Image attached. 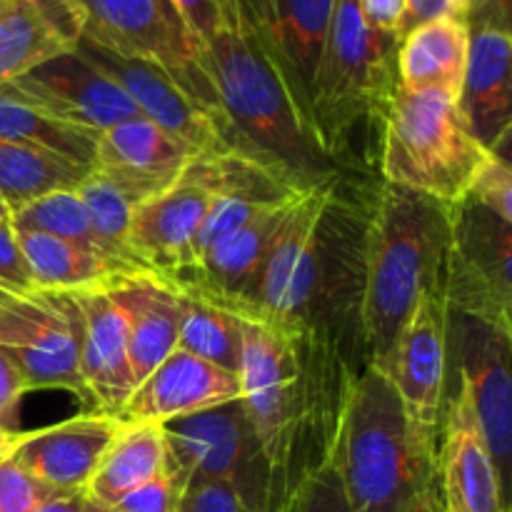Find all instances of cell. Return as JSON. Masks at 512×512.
<instances>
[{
  "label": "cell",
  "instance_id": "cell-1",
  "mask_svg": "<svg viewBox=\"0 0 512 512\" xmlns=\"http://www.w3.org/2000/svg\"><path fill=\"white\" fill-rule=\"evenodd\" d=\"M220 25L203 58L220 108L250 158L288 175L300 190L335 183L340 168L320 148L308 115L260 40L243 0H218Z\"/></svg>",
  "mask_w": 512,
  "mask_h": 512
},
{
  "label": "cell",
  "instance_id": "cell-2",
  "mask_svg": "<svg viewBox=\"0 0 512 512\" xmlns=\"http://www.w3.org/2000/svg\"><path fill=\"white\" fill-rule=\"evenodd\" d=\"M328 460L353 512H443L438 433L408 418L375 365L345 393Z\"/></svg>",
  "mask_w": 512,
  "mask_h": 512
},
{
  "label": "cell",
  "instance_id": "cell-3",
  "mask_svg": "<svg viewBox=\"0 0 512 512\" xmlns=\"http://www.w3.org/2000/svg\"><path fill=\"white\" fill-rule=\"evenodd\" d=\"M450 208L435 198L383 183L370 205L363 245L360 328L368 363L388 360L420 295L445 290Z\"/></svg>",
  "mask_w": 512,
  "mask_h": 512
},
{
  "label": "cell",
  "instance_id": "cell-4",
  "mask_svg": "<svg viewBox=\"0 0 512 512\" xmlns=\"http://www.w3.org/2000/svg\"><path fill=\"white\" fill-rule=\"evenodd\" d=\"M400 35L380 33L363 20L358 0H335L323 55L313 85L315 138L335 165H360L355 135L373 150L365 135H383L385 115L398 80Z\"/></svg>",
  "mask_w": 512,
  "mask_h": 512
},
{
  "label": "cell",
  "instance_id": "cell-5",
  "mask_svg": "<svg viewBox=\"0 0 512 512\" xmlns=\"http://www.w3.org/2000/svg\"><path fill=\"white\" fill-rule=\"evenodd\" d=\"M488 155L460 118L455 95L395 90L380 143L385 183L430 195L450 208L465 198Z\"/></svg>",
  "mask_w": 512,
  "mask_h": 512
},
{
  "label": "cell",
  "instance_id": "cell-6",
  "mask_svg": "<svg viewBox=\"0 0 512 512\" xmlns=\"http://www.w3.org/2000/svg\"><path fill=\"white\" fill-rule=\"evenodd\" d=\"M165 470L180 483L190 475L230 485L248 512H273V470L265 460L243 400L215 405L160 425Z\"/></svg>",
  "mask_w": 512,
  "mask_h": 512
},
{
  "label": "cell",
  "instance_id": "cell-7",
  "mask_svg": "<svg viewBox=\"0 0 512 512\" xmlns=\"http://www.w3.org/2000/svg\"><path fill=\"white\" fill-rule=\"evenodd\" d=\"M83 10V35L123 58L148 60L163 68L235 143L218 93L205 68L203 50L163 13L158 0H75Z\"/></svg>",
  "mask_w": 512,
  "mask_h": 512
},
{
  "label": "cell",
  "instance_id": "cell-8",
  "mask_svg": "<svg viewBox=\"0 0 512 512\" xmlns=\"http://www.w3.org/2000/svg\"><path fill=\"white\" fill-rule=\"evenodd\" d=\"M512 230L470 195L450 205L445 295L450 313L512 335Z\"/></svg>",
  "mask_w": 512,
  "mask_h": 512
},
{
  "label": "cell",
  "instance_id": "cell-9",
  "mask_svg": "<svg viewBox=\"0 0 512 512\" xmlns=\"http://www.w3.org/2000/svg\"><path fill=\"white\" fill-rule=\"evenodd\" d=\"M0 353L23 375L28 390H68L93 413L80 378V335L68 293L3 295Z\"/></svg>",
  "mask_w": 512,
  "mask_h": 512
},
{
  "label": "cell",
  "instance_id": "cell-10",
  "mask_svg": "<svg viewBox=\"0 0 512 512\" xmlns=\"http://www.w3.org/2000/svg\"><path fill=\"white\" fill-rule=\"evenodd\" d=\"M335 185L338 180L295 195L265 260L258 298L248 320H263L280 330H293L298 325L315 288L320 220Z\"/></svg>",
  "mask_w": 512,
  "mask_h": 512
},
{
  "label": "cell",
  "instance_id": "cell-11",
  "mask_svg": "<svg viewBox=\"0 0 512 512\" xmlns=\"http://www.w3.org/2000/svg\"><path fill=\"white\" fill-rule=\"evenodd\" d=\"M450 305L443 288H430L405 320L388 360L380 365L415 425L440 433L448 375Z\"/></svg>",
  "mask_w": 512,
  "mask_h": 512
},
{
  "label": "cell",
  "instance_id": "cell-12",
  "mask_svg": "<svg viewBox=\"0 0 512 512\" xmlns=\"http://www.w3.org/2000/svg\"><path fill=\"white\" fill-rule=\"evenodd\" d=\"M5 85L40 113L93 135L123 120L140 118L138 105L125 90L75 48L45 60Z\"/></svg>",
  "mask_w": 512,
  "mask_h": 512
},
{
  "label": "cell",
  "instance_id": "cell-13",
  "mask_svg": "<svg viewBox=\"0 0 512 512\" xmlns=\"http://www.w3.org/2000/svg\"><path fill=\"white\" fill-rule=\"evenodd\" d=\"M75 50L95 68L103 70L113 83H118L138 105L143 118L153 120L170 135L183 140L195 150V155L240 153L230 135L155 63L123 58L85 35H80Z\"/></svg>",
  "mask_w": 512,
  "mask_h": 512
},
{
  "label": "cell",
  "instance_id": "cell-14",
  "mask_svg": "<svg viewBox=\"0 0 512 512\" xmlns=\"http://www.w3.org/2000/svg\"><path fill=\"white\" fill-rule=\"evenodd\" d=\"M455 335H458L460 383L468 390L480 435L508 490L512 458V335L463 315H455Z\"/></svg>",
  "mask_w": 512,
  "mask_h": 512
},
{
  "label": "cell",
  "instance_id": "cell-15",
  "mask_svg": "<svg viewBox=\"0 0 512 512\" xmlns=\"http://www.w3.org/2000/svg\"><path fill=\"white\" fill-rule=\"evenodd\" d=\"M193 158L190 145L140 115L98 135L93 170L135 208L173 188Z\"/></svg>",
  "mask_w": 512,
  "mask_h": 512
},
{
  "label": "cell",
  "instance_id": "cell-16",
  "mask_svg": "<svg viewBox=\"0 0 512 512\" xmlns=\"http://www.w3.org/2000/svg\"><path fill=\"white\" fill-rule=\"evenodd\" d=\"M120 430L123 423L118 418L93 410L33 433H13L5 455L45 488L83 493Z\"/></svg>",
  "mask_w": 512,
  "mask_h": 512
},
{
  "label": "cell",
  "instance_id": "cell-17",
  "mask_svg": "<svg viewBox=\"0 0 512 512\" xmlns=\"http://www.w3.org/2000/svg\"><path fill=\"white\" fill-rule=\"evenodd\" d=\"M438 470L443 512H510L508 490L460 380L445 418H440Z\"/></svg>",
  "mask_w": 512,
  "mask_h": 512
},
{
  "label": "cell",
  "instance_id": "cell-18",
  "mask_svg": "<svg viewBox=\"0 0 512 512\" xmlns=\"http://www.w3.org/2000/svg\"><path fill=\"white\" fill-rule=\"evenodd\" d=\"M240 378L175 348L153 373L135 385L118 420L123 425H163L215 405L240 400Z\"/></svg>",
  "mask_w": 512,
  "mask_h": 512
},
{
  "label": "cell",
  "instance_id": "cell-19",
  "mask_svg": "<svg viewBox=\"0 0 512 512\" xmlns=\"http://www.w3.org/2000/svg\"><path fill=\"white\" fill-rule=\"evenodd\" d=\"M210 203L213 193L185 170L173 188L135 205L128 243L138 263L160 280L193 265V240Z\"/></svg>",
  "mask_w": 512,
  "mask_h": 512
},
{
  "label": "cell",
  "instance_id": "cell-20",
  "mask_svg": "<svg viewBox=\"0 0 512 512\" xmlns=\"http://www.w3.org/2000/svg\"><path fill=\"white\" fill-rule=\"evenodd\" d=\"M468 30V63L458 93L460 118L488 153L503 155L512 125L510 28L470 25Z\"/></svg>",
  "mask_w": 512,
  "mask_h": 512
},
{
  "label": "cell",
  "instance_id": "cell-21",
  "mask_svg": "<svg viewBox=\"0 0 512 512\" xmlns=\"http://www.w3.org/2000/svg\"><path fill=\"white\" fill-rule=\"evenodd\" d=\"M68 298L78 318L80 378L85 393L95 413L118 418L135 390L123 318L103 288L73 290Z\"/></svg>",
  "mask_w": 512,
  "mask_h": 512
},
{
  "label": "cell",
  "instance_id": "cell-22",
  "mask_svg": "<svg viewBox=\"0 0 512 512\" xmlns=\"http://www.w3.org/2000/svg\"><path fill=\"white\" fill-rule=\"evenodd\" d=\"M80 35L75 0H0V85L73 50Z\"/></svg>",
  "mask_w": 512,
  "mask_h": 512
},
{
  "label": "cell",
  "instance_id": "cell-23",
  "mask_svg": "<svg viewBox=\"0 0 512 512\" xmlns=\"http://www.w3.org/2000/svg\"><path fill=\"white\" fill-rule=\"evenodd\" d=\"M125 325L135 385L178 348V293L158 275H130L103 288Z\"/></svg>",
  "mask_w": 512,
  "mask_h": 512
},
{
  "label": "cell",
  "instance_id": "cell-24",
  "mask_svg": "<svg viewBox=\"0 0 512 512\" xmlns=\"http://www.w3.org/2000/svg\"><path fill=\"white\" fill-rule=\"evenodd\" d=\"M470 30L465 20L438 18L415 25L398 48L403 90H443L458 98L468 63Z\"/></svg>",
  "mask_w": 512,
  "mask_h": 512
},
{
  "label": "cell",
  "instance_id": "cell-25",
  "mask_svg": "<svg viewBox=\"0 0 512 512\" xmlns=\"http://www.w3.org/2000/svg\"><path fill=\"white\" fill-rule=\"evenodd\" d=\"M15 235H18L20 250H23L30 275H33L35 290L73 293V290L108 288L120 278L145 275L133 273L103 255L90 253L68 240L53 238V235L30 233V230H15Z\"/></svg>",
  "mask_w": 512,
  "mask_h": 512
},
{
  "label": "cell",
  "instance_id": "cell-26",
  "mask_svg": "<svg viewBox=\"0 0 512 512\" xmlns=\"http://www.w3.org/2000/svg\"><path fill=\"white\" fill-rule=\"evenodd\" d=\"M163 470L165 443L160 425H123L90 475L83 498L113 508L123 495L150 483Z\"/></svg>",
  "mask_w": 512,
  "mask_h": 512
},
{
  "label": "cell",
  "instance_id": "cell-27",
  "mask_svg": "<svg viewBox=\"0 0 512 512\" xmlns=\"http://www.w3.org/2000/svg\"><path fill=\"white\" fill-rule=\"evenodd\" d=\"M90 170L93 168L65 155L15 140H0V198L10 208V215L55 190H78Z\"/></svg>",
  "mask_w": 512,
  "mask_h": 512
},
{
  "label": "cell",
  "instance_id": "cell-28",
  "mask_svg": "<svg viewBox=\"0 0 512 512\" xmlns=\"http://www.w3.org/2000/svg\"><path fill=\"white\" fill-rule=\"evenodd\" d=\"M178 348L238 375L243 323L228 308L178 293Z\"/></svg>",
  "mask_w": 512,
  "mask_h": 512
},
{
  "label": "cell",
  "instance_id": "cell-29",
  "mask_svg": "<svg viewBox=\"0 0 512 512\" xmlns=\"http://www.w3.org/2000/svg\"><path fill=\"white\" fill-rule=\"evenodd\" d=\"M0 140L35 145L50 153L65 155L80 165L93 168L98 135L73 128L20 100L8 85H0Z\"/></svg>",
  "mask_w": 512,
  "mask_h": 512
},
{
  "label": "cell",
  "instance_id": "cell-30",
  "mask_svg": "<svg viewBox=\"0 0 512 512\" xmlns=\"http://www.w3.org/2000/svg\"><path fill=\"white\" fill-rule=\"evenodd\" d=\"M10 223H13L15 230L53 235V238L68 240V243L78 245V248H85L90 250V253H98L103 255V258L118 263V260L110 258L103 250V245H100L98 235L93 233L88 213H85L83 203H80L75 190H55V193H48L43 195V198L33 200V203H28L25 208H20L18 213L10 215ZM123 268H128V265H123ZM133 273H138V270H133Z\"/></svg>",
  "mask_w": 512,
  "mask_h": 512
},
{
  "label": "cell",
  "instance_id": "cell-31",
  "mask_svg": "<svg viewBox=\"0 0 512 512\" xmlns=\"http://www.w3.org/2000/svg\"><path fill=\"white\" fill-rule=\"evenodd\" d=\"M75 193H78L80 203H83L85 213H88L90 225H93V233L98 235L105 253H108L110 258L118 260V263L138 270V273H148V270L138 263V258L133 255L128 243L133 205H130L108 180L100 178L95 170H90V175L78 185Z\"/></svg>",
  "mask_w": 512,
  "mask_h": 512
},
{
  "label": "cell",
  "instance_id": "cell-32",
  "mask_svg": "<svg viewBox=\"0 0 512 512\" xmlns=\"http://www.w3.org/2000/svg\"><path fill=\"white\" fill-rule=\"evenodd\" d=\"M278 512H353L345 500L343 485L333 463L320 465L315 473H310L293 493L288 495Z\"/></svg>",
  "mask_w": 512,
  "mask_h": 512
},
{
  "label": "cell",
  "instance_id": "cell-33",
  "mask_svg": "<svg viewBox=\"0 0 512 512\" xmlns=\"http://www.w3.org/2000/svg\"><path fill=\"white\" fill-rule=\"evenodd\" d=\"M480 205L493 210L500 220L512 225V173L505 155L490 153L475 173L468 193Z\"/></svg>",
  "mask_w": 512,
  "mask_h": 512
},
{
  "label": "cell",
  "instance_id": "cell-34",
  "mask_svg": "<svg viewBox=\"0 0 512 512\" xmlns=\"http://www.w3.org/2000/svg\"><path fill=\"white\" fill-rule=\"evenodd\" d=\"M60 495L30 478L13 460L0 453V512H35L45 500Z\"/></svg>",
  "mask_w": 512,
  "mask_h": 512
},
{
  "label": "cell",
  "instance_id": "cell-35",
  "mask_svg": "<svg viewBox=\"0 0 512 512\" xmlns=\"http://www.w3.org/2000/svg\"><path fill=\"white\" fill-rule=\"evenodd\" d=\"M185 485L170 470H163L158 478L140 485L133 493L123 495L110 510L115 512H178L180 495Z\"/></svg>",
  "mask_w": 512,
  "mask_h": 512
},
{
  "label": "cell",
  "instance_id": "cell-36",
  "mask_svg": "<svg viewBox=\"0 0 512 512\" xmlns=\"http://www.w3.org/2000/svg\"><path fill=\"white\" fill-rule=\"evenodd\" d=\"M178 512H248L235 490L220 480L190 475L180 495Z\"/></svg>",
  "mask_w": 512,
  "mask_h": 512
},
{
  "label": "cell",
  "instance_id": "cell-37",
  "mask_svg": "<svg viewBox=\"0 0 512 512\" xmlns=\"http://www.w3.org/2000/svg\"><path fill=\"white\" fill-rule=\"evenodd\" d=\"M0 290L8 295L35 293L33 275L10 220H0Z\"/></svg>",
  "mask_w": 512,
  "mask_h": 512
},
{
  "label": "cell",
  "instance_id": "cell-38",
  "mask_svg": "<svg viewBox=\"0 0 512 512\" xmlns=\"http://www.w3.org/2000/svg\"><path fill=\"white\" fill-rule=\"evenodd\" d=\"M170 3H173L175 15L183 23L188 38L203 50L220 25L218 0H170Z\"/></svg>",
  "mask_w": 512,
  "mask_h": 512
},
{
  "label": "cell",
  "instance_id": "cell-39",
  "mask_svg": "<svg viewBox=\"0 0 512 512\" xmlns=\"http://www.w3.org/2000/svg\"><path fill=\"white\" fill-rule=\"evenodd\" d=\"M470 0H405V18L400 25V38L410 33L415 25L430 23L438 18H455L468 23Z\"/></svg>",
  "mask_w": 512,
  "mask_h": 512
},
{
  "label": "cell",
  "instance_id": "cell-40",
  "mask_svg": "<svg viewBox=\"0 0 512 512\" xmlns=\"http://www.w3.org/2000/svg\"><path fill=\"white\" fill-rule=\"evenodd\" d=\"M25 393H28V385H25L23 375L0 353V430L3 433H15L13 415Z\"/></svg>",
  "mask_w": 512,
  "mask_h": 512
},
{
  "label": "cell",
  "instance_id": "cell-41",
  "mask_svg": "<svg viewBox=\"0 0 512 512\" xmlns=\"http://www.w3.org/2000/svg\"><path fill=\"white\" fill-rule=\"evenodd\" d=\"M358 8L365 23L373 30L400 35V25L405 18V0H358Z\"/></svg>",
  "mask_w": 512,
  "mask_h": 512
},
{
  "label": "cell",
  "instance_id": "cell-42",
  "mask_svg": "<svg viewBox=\"0 0 512 512\" xmlns=\"http://www.w3.org/2000/svg\"><path fill=\"white\" fill-rule=\"evenodd\" d=\"M470 25L510 28V0H473L468 13V28Z\"/></svg>",
  "mask_w": 512,
  "mask_h": 512
},
{
  "label": "cell",
  "instance_id": "cell-43",
  "mask_svg": "<svg viewBox=\"0 0 512 512\" xmlns=\"http://www.w3.org/2000/svg\"><path fill=\"white\" fill-rule=\"evenodd\" d=\"M35 512H85L83 493H60L45 500Z\"/></svg>",
  "mask_w": 512,
  "mask_h": 512
},
{
  "label": "cell",
  "instance_id": "cell-44",
  "mask_svg": "<svg viewBox=\"0 0 512 512\" xmlns=\"http://www.w3.org/2000/svg\"><path fill=\"white\" fill-rule=\"evenodd\" d=\"M158 5H160V8H163V13H165V15H168V18H170V20H173V23H175V25H178V28H180V30H183V33H185L183 23H180V18H178V15H175V8H173V3H170V0H158ZM185 35H188V33H185Z\"/></svg>",
  "mask_w": 512,
  "mask_h": 512
},
{
  "label": "cell",
  "instance_id": "cell-45",
  "mask_svg": "<svg viewBox=\"0 0 512 512\" xmlns=\"http://www.w3.org/2000/svg\"><path fill=\"white\" fill-rule=\"evenodd\" d=\"M83 503H85V512H115V510L105 508V505H98V503H90V500H85V498H83Z\"/></svg>",
  "mask_w": 512,
  "mask_h": 512
},
{
  "label": "cell",
  "instance_id": "cell-46",
  "mask_svg": "<svg viewBox=\"0 0 512 512\" xmlns=\"http://www.w3.org/2000/svg\"><path fill=\"white\" fill-rule=\"evenodd\" d=\"M0 220H10V208L5 205L3 198H0Z\"/></svg>",
  "mask_w": 512,
  "mask_h": 512
},
{
  "label": "cell",
  "instance_id": "cell-47",
  "mask_svg": "<svg viewBox=\"0 0 512 512\" xmlns=\"http://www.w3.org/2000/svg\"><path fill=\"white\" fill-rule=\"evenodd\" d=\"M10 438H13V433H3V430H0V453H3L5 445H8Z\"/></svg>",
  "mask_w": 512,
  "mask_h": 512
},
{
  "label": "cell",
  "instance_id": "cell-48",
  "mask_svg": "<svg viewBox=\"0 0 512 512\" xmlns=\"http://www.w3.org/2000/svg\"><path fill=\"white\" fill-rule=\"evenodd\" d=\"M3 295H8V293H3V290H0V298H3Z\"/></svg>",
  "mask_w": 512,
  "mask_h": 512
},
{
  "label": "cell",
  "instance_id": "cell-49",
  "mask_svg": "<svg viewBox=\"0 0 512 512\" xmlns=\"http://www.w3.org/2000/svg\"><path fill=\"white\" fill-rule=\"evenodd\" d=\"M470 3H473V0H470Z\"/></svg>",
  "mask_w": 512,
  "mask_h": 512
}]
</instances>
